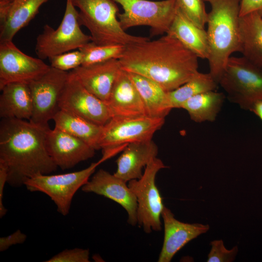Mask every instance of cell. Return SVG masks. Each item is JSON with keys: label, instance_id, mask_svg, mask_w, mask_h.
I'll list each match as a JSON object with an SVG mask.
<instances>
[{"label": "cell", "instance_id": "3957f363", "mask_svg": "<svg viewBox=\"0 0 262 262\" xmlns=\"http://www.w3.org/2000/svg\"><path fill=\"white\" fill-rule=\"evenodd\" d=\"M209 3L207 33L209 73L218 83L232 53L240 52V6L241 0H204Z\"/></svg>", "mask_w": 262, "mask_h": 262}, {"label": "cell", "instance_id": "277c9868", "mask_svg": "<svg viewBox=\"0 0 262 262\" xmlns=\"http://www.w3.org/2000/svg\"><path fill=\"white\" fill-rule=\"evenodd\" d=\"M79 9L78 21L89 31L91 41L98 45L124 46L149 39L126 32L117 19L118 7L115 0H70Z\"/></svg>", "mask_w": 262, "mask_h": 262}, {"label": "cell", "instance_id": "f1b7e54d", "mask_svg": "<svg viewBox=\"0 0 262 262\" xmlns=\"http://www.w3.org/2000/svg\"><path fill=\"white\" fill-rule=\"evenodd\" d=\"M179 9L194 24L204 29L208 20L204 0H177Z\"/></svg>", "mask_w": 262, "mask_h": 262}, {"label": "cell", "instance_id": "7c38bea8", "mask_svg": "<svg viewBox=\"0 0 262 262\" xmlns=\"http://www.w3.org/2000/svg\"><path fill=\"white\" fill-rule=\"evenodd\" d=\"M59 106L60 109L100 126H104L112 118L107 103L87 90L70 72Z\"/></svg>", "mask_w": 262, "mask_h": 262}, {"label": "cell", "instance_id": "9c48e42d", "mask_svg": "<svg viewBox=\"0 0 262 262\" xmlns=\"http://www.w3.org/2000/svg\"><path fill=\"white\" fill-rule=\"evenodd\" d=\"M166 167L163 161L156 157L145 167L140 179L128 182L137 200V223L147 233L161 229V217L164 206L155 179L159 171Z\"/></svg>", "mask_w": 262, "mask_h": 262}, {"label": "cell", "instance_id": "7402d4cb", "mask_svg": "<svg viewBox=\"0 0 262 262\" xmlns=\"http://www.w3.org/2000/svg\"><path fill=\"white\" fill-rule=\"evenodd\" d=\"M239 29L240 52L262 67V16L256 12L240 16Z\"/></svg>", "mask_w": 262, "mask_h": 262}, {"label": "cell", "instance_id": "8fae6325", "mask_svg": "<svg viewBox=\"0 0 262 262\" xmlns=\"http://www.w3.org/2000/svg\"><path fill=\"white\" fill-rule=\"evenodd\" d=\"M69 72L51 66L44 74L28 83L33 100L31 123L47 130L49 122L60 110L59 100Z\"/></svg>", "mask_w": 262, "mask_h": 262}, {"label": "cell", "instance_id": "52a82bcc", "mask_svg": "<svg viewBox=\"0 0 262 262\" xmlns=\"http://www.w3.org/2000/svg\"><path fill=\"white\" fill-rule=\"evenodd\" d=\"M101 163L99 160L83 169L73 172L36 175L26 180L24 185L30 192H39L47 195L54 203L57 212L66 216L69 213L76 193L88 181Z\"/></svg>", "mask_w": 262, "mask_h": 262}, {"label": "cell", "instance_id": "d590c367", "mask_svg": "<svg viewBox=\"0 0 262 262\" xmlns=\"http://www.w3.org/2000/svg\"><path fill=\"white\" fill-rule=\"evenodd\" d=\"M244 109L253 112L262 121V98L248 103Z\"/></svg>", "mask_w": 262, "mask_h": 262}, {"label": "cell", "instance_id": "1f68e13d", "mask_svg": "<svg viewBox=\"0 0 262 262\" xmlns=\"http://www.w3.org/2000/svg\"><path fill=\"white\" fill-rule=\"evenodd\" d=\"M89 250L88 249L74 248L66 249L59 252L46 262H89Z\"/></svg>", "mask_w": 262, "mask_h": 262}, {"label": "cell", "instance_id": "4fadbf2b", "mask_svg": "<svg viewBox=\"0 0 262 262\" xmlns=\"http://www.w3.org/2000/svg\"><path fill=\"white\" fill-rule=\"evenodd\" d=\"M50 67L42 59L23 53L13 41L0 42V89L11 82L28 83Z\"/></svg>", "mask_w": 262, "mask_h": 262}, {"label": "cell", "instance_id": "30bf717a", "mask_svg": "<svg viewBox=\"0 0 262 262\" xmlns=\"http://www.w3.org/2000/svg\"><path fill=\"white\" fill-rule=\"evenodd\" d=\"M218 84L229 99L241 108L262 98V68L243 56H231Z\"/></svg>", "mask_w": 262, "mask_h": 262}, {"label": "cell", "instance_id": "8d00e7d4", "mask_svg": "<svg viewBox=\"0 0 262 262\" xmlns=\"http://www.w3.org/2000/svg\"><path fill=\"white\" fill-rule=\"evenodd\" d=\"M10 0V1H14V0Z\"/></svg>", "mask_w": 262, "mask_h": 262}, {"label": "cell", "instance_id": "6da1fadb", "mask_svg": "<svg viewBox=\"0 0 262 262\" xmlns=\"http://www.w3.org/2000/svg\"><path fill=\"white\" fill-rule=\"evenodd\" d=\"M198 58L179 40L166 33L156 40L126 46L119 61L123 70L147 77L170 92L198 72Z\"/></svg>", "mask_w": 262, "mask_h": 262}, {"label": "cell", "instance_id": "ac0fdd59", "mask_svg": "<svg viewBox=\"0 0 262 262\" xmlns=\"http://www.w3.org/2000/svg\"><path fill=\"white\" fill-rule=\"evenodd\" d=\"M106 103L112 118L147 115L137 88L128 72L122 69L114 82Z\"/></svg>", "mask_w": 262, "mask_h": 262}, {"label": "cell", "instance_id": "e0dca14e", "mask_svg": "<svg viewBox=\"0 0 262 262\" xmlns=\"http://www.w3.org/2000/svg\"><path fill=\"white\" fill-rule=\"evenodd\" d=\"M161 217L164 225V239L158 262H170L186 244L210 228L208 225L181 222L177 220L170 210L165 206Z\"/></svg>", "mask_w": 262, "mask_h": 262}, {"label": "cell", "instance_id": "d6986e66", "mask_svg": "<svg viewBox=\"0 0 262 262\" xmlns=\"http://www.w3.org/2000/svg\"><path fill=\"white\" fill-rule=\"evenodd\" d=\"M116 160L114 175L128 182L139 179L142 168L157 157L158 147L152 140L128 144Z\"/></svg>", "mask_w": 262, "mask_h": 262}, {"label": "cell", "instance_id": "f546056e", "mask_svg": "<svg viewBox=\"0 0 262 262\" xmlns=\"http://www.w3.org/2000/svg\"><path fill=\"white\" fill-rule=\"evenodd\" d=\"M49 59L50 66L62 71H67L82 65L83 56L78 49L56 55Z\"/></svg>", "mask_w": 262, "mask_h": 262}, {"label": "cell", "instance_id": "d6a6232c", "mask_svg": "<svg viewBox=\"0 0 262 262\" xmlns=\"http://www.w3.org/2000/svg\"><path fill=\"white\" fill-rule=\"evenodd\" d=\"M27 239V235L20 229L12 234L0 238V251L3 252L14 245L22 244Z\"/></svg>", "mask_w": 262, "mask_h": 262}, {"label": "cell", "instance_id": "5b68a950", "mask_svg": "<svg viewBox=\"0 0 262 262\" xmlns=\"http://www.w3.org/2000/svg\"><path fill=\"white\" fill-rule=\"evenodd\" d=\"M165 118L147 115L128 118H111L104 126L99 142L102 156L101 163L123 150L131 143L152 140Z\"/></svg>", "mask_w": 262, "mask_h": 262}, {"label": "cell", "instance_id": "4316f807", "mask_svg": "<svg viewBox=\"0 0 262 262\" xmlns=\"http://www.w3.org/2000/svg\"><path fill=\"white\" fill-rule=\"evenodd\" d=\"M218 83L209 73L199 71L185 83L167 93L170 108H180L181 105L192 97L206 91L215 90Z\"/></svg>", "mask_w": 262, "mask_h": 262}, {"label": "cell", "instance_id": "e575fe53", "mask_svg": "<svg viewBox=\"0 0 262 262\" xmlns=\"http://www.w3.org/2000/svg\"><path fill=\"white\" fill-rule=\"evenodd\" d=\"M8 171L5 164L0 161V217H3L7 213V210L3 204L4 188L7 183Z\"/></svg>", "mask_w": 262, "mask_h": 262}, {"label": "cell", "instance_id": "2e32d148", "mask_svg": "<svg viewBox=\"0 0 262 262\" xmlns=\"http://www.w3.org/2000/svg\"><path fill=\"white\" fill-rule=\"evenodd\" d=\"M122 68L118 59L88 65L71 70L72 74L89 92L106 103Z\"/></svg>", "mask_w": 262, "mask_h": 262}, {"label": "cell", "instance_id": "44dd1931", "mask_svg": "<svg viewBox=\"0 0 262 262\" xmlns=\"http://www.w3.org/2000/svg\"><path fill=\"white\" fill-rule=\"evenodd\" d=\"M166 33L179 40L198 58L208 59L209 47L207 31L191 22L179 8Z\"/></svg>", "mask_w": 262, "mask_h": 262}, {"label": "cell", "instance_id": "7a4b0ae2", "mask_svg": "<svg viewBox=\"0 0 262 262\" xmlns=\"http://www.w3.org/2000/svg\"><path fill=\"white\" fill-rule=\"evenodd\" d=\"M46 131L29 120L1 118L0 161L7 167L11 186L21 187L28 178L57 170L46 148Z\"/></svg>", "mask_w": 262, "mask_h": 262}, {"label": "cell", "instance_id": "ffe728a7", "mask_svg": "<svg viewBox=\"0 0 262 262\" xmlns=\"http://www.w3.org/2000/svg\"><path fill=\"white\" fill-rule=\"evenodd\" d=\"M0 117L30 120L33 114V100L28 83L15 82L0 89Z\"/></svg>", "mask_w": 262, "mask_h": 262}, {"label": "cell", "instance_id": "d4e9b609", "mask_svg": "<svg viewBox=\"0 0 262 262\" xmlns=\"http://www.w3.org/2000/svg\"><path fill=\"white\" fill-rule=\"evenodd\" d=\"M52 120L55 127L89 144L96 150L99 149V142L103 126L90 122L63 110H60Z\"/></svg>", "mask_w": 262, "mask_h": 262}, {"label": "cell", "instance_id": "4dcf8cb0", "mask_svg": "<svg viewBox=\"0 0 262 262\" xmlns=\"http://www.w3.org/2000/svg\"><path fill=\"white\" fill-rule=\"evenodd\" d=\"M211 245L212 249L208 256V262H230L234 260L238 252L237 246L228 250L221 240L212 241Z\"/></svg>", "mask_w": 262, "mask_h": 262}, {"label": "cell", "instance_id": "83f0119b", "mask_svg": "<svg viewBox=\"0 0 262 262\" xmlns=\"http://www.w3.org/2000/svg\"><path fill=\"white\" fill-rule=\"evenodd\" d=\"M126 46L120 44L98 45L91 41L80 48L83 56L82 65H88L111 59L119 60Z\"/></svg>", "mask_w": 262, "mask_h": 262}, {"label": "cell", "instance_id": "9a60e30c", "mask_svg": "<svg viewBox=\"0 0 262 262\" xmlns=\"http://www.w3.org/2000/svg\"><path fill=\"white\" fill-rule=\"evenodd\" d=\"M122 179L101 169L82 187V191L93 193L110 199L121 206L128 213V222L137 223V203L135 195Z\"/></svg>", "mask_w": 262, "mask_h": 262}, {"label": "cell", "instance_id": "ba28073f", "mask_svg": "<svg viewBox=\"0 0 262 262\" xmlns=\"http://www.w3.org/2000/svg\"><path fill=\"white\" fill-rule=\"evenodd\" d=\"M124 12L117 17L122 28L126 31L138 26L150 27L151 36L167 33L177 13V0H115Z\"/></svg>", "mask_w": 262, "mask_h": 262}, {"label": "cell", "instance_id": "836d02e7", "mask_svg": "<svg viewBox=\"0 0 262 262\" xmlns=\"http://www.w3.org/2000/svg\"><path fill=\"white\" fill-rule=\"evenodd\" d=\"M256 12L262 16V0H241L240 16Z\"/></svg>", "mask_w": 262, "mask_h": 262}, {"label": "cell", "instance_id": "484cf974", "mask_svg": "<svg viewBox=\"0 0 262 262\" xmlns=\"http://www.w3.org/2000/svg\"><path fill=\"white\" fill-rule=\"evenodd\" d=\"M223 93L209 91L198 94L184 102L180 108L186 110L190 118L197 123L213 121L222 107Z\"/></svg>", "mask_w": 262, "mask_h": 262}, {"label": "cell", "instance_id": "5bb4252c", "mask_svg": "<svg viewBox=\"0 0 262 262\" xmlns=\"http://www.w3.org/2000/svg\"><path fill=\"white\" fill-rule=\"evenodd\" d=\"M45 140L49 155L63 170L71 168L95 154L96 150L89 144L56 128L46 131Z\"/></svg>", "mask_w": 262, "mask_h": 262}, {"label": "cell", "instance_id": "603a6c76", "mask_svg": "<svg viewBox=\"0 0 262 262\" xmlns=\"http://www.w3.org/2000/svg\"><path fill=\"white\" fill-rule=\"evenodd\" d=\"M128 73L139 93L147 115L165 118L171 110L168 101V92L147 77L132 72Z\"/></svg>", "mask_w": 262, "mask_h": 262}, {"label": "cell", "instance_id": "cb8c5ba5", "mask_svg": "<svg viewBox=\"0 0 262 262\" xmlns=\"http://www.w3.org/2000/svg\"><path fill=\"white\" fill-rule=\"evenodd\" d=\"M49 0H14L5 21L0 24V42L12 41L15 35L38 14Z\"/></svg>", "mask_w": 262, "mask_h": 262}, {"label": "cell", "instance_id": "8992f818", "mask_svg": "<svg viewBox=\"0 0 262 262\" xmlns=\"http://www.w3.org/2000/svg\"><path fill=\"white\" fill-rule=\"evenodd\" d=\"M91 41L90 35L80 28L78 11L70 0H66L62 21L56 29L45 24L36 37L35 51L38 58L44 60L53 56L79 49Z\"/></svg>", "mask_w": 262, "mask_h": 262}]
</instances>
